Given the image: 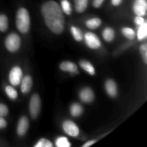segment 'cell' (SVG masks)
Masks as SVG:
<instances>
[{
    "mask_svg": "<svg viewBox=\"0 0 147 147\" xmlns=\"http://www.w3.org/2000/svg\"><path fill=\"white\" fill-rule=\"evenodd\" d=\"M41 12L47 27L55 34H61L65 28V17L60 5L55 1H47L42 5Z\"/></svg>",
    "mask_w": 147,
    "mask_h": 147,
    "instance_id": "6da1fadb",
    "label": "cell"
},
{
    "mask_svg": "<svg viewBox=\"0 0 147 147\" xmlns=\"http://www.w3.org/2000/svg\"><path fill=\"white\" fill-rule=\"evenodd\" d=\"M16 25L19 31L26 33L29 31L30 26V18L28 11L25 8H20L16 15Z\"/></svg>",
    "mask_w": 147,
    "mask_h": 147,
    "instance_id": "7a4b0ae2",
    "label": "cell"
},
{
    "mask_svg": "<svg viewBox=\"0 0 147 147\" xmlns=\"http://www.w3.org/2000/svg\"><path fill=\"white\" fill-rule=\"evenodd\" d=\"M21 40L18 34L15 33H11L7 37L5 40V46L7 50L11 53L17 51L20 47Z\"/></svg>",
    "mask_w": 147,
    "mask_h": 147,
    "instance_id": "3957f363",
    "label": "cell"
},
{
    "mask_svg": "<svg viewBox=\"0 0 147 147\" xmlns=\"http://www.w3.org/2000/svg\"><path fill=\"white\" fill-rule=\"evenodd\" d=\"M40 109H41V99L38 94L34 93L30 98V113L32 119H37L40 114Z\"/></svg>",
    "mask_w": 147,
    "mask_h": 147,
    "instance_id": "277c9868",
    "label": "cell"
},
{
    "mask_svg": "<svg viewBox=\"0 0 147 147\" xmlns=\"http://www.w3.org/2000/svg\"><path fill=\"white\" fill-rule=\"evenodd\" d=\"M22 70L19 66H15L10 71L9 75V80L12 86H18L22 79Z\"/></svg>",
    "mask_w": 147,
    "mask_h": 147,
    "instance_id": "5b68a950",
    "label": "cell"
},
{
    "mask_svg": "<svg viewBox=\"0 0 147 147\" xmlns=\"http://www.w3.org/2000/svg\"><path fill=\"white\" fill-rule=\"evenodd\" d=\"M85 41L88 47L91 49H98L100 47V41L98 36L93 32H86L85 34Z\"/></svg>",
    "mask_w": 147,
    "mask_h": 147,
    "instance_id": "8992f818",
    "label": "cell"
},
{
    "mask_svg": "<svg viewBox=\"0 0 147 147\" xmlns=\"http://www.w3.org/2000/svg\"><path fill=\"white\" fill-rule=\"evenodd\" d=\"M63 130L67 134L70 136H73V137L78 136L79 133H80V131H79L77 125L71 121H65L63 122Z\"/></svg>",
    "mask_w": 147,
    "mask_h": 147,
    "instance_id": "52a82bcc",
    "label": "cell"
},
{
    "mask_svg": "<svg viewBox=\"0 0 147 147\" xmlns=\"http://www.w3.org/2000/svg\"><path fill=\"white\" fill-rule=\"evenodd\" d=\"M147 2L146 0H135L133 4V9L137 16L143 17L146 14Z\"/></svg>",
    "mask_w": 147,
    "mask_h": 147,
    "instance_id": "ba28073f",
    "label": "cell"
},
{
    "mask_svg": "<svg viewBox=\"0 0 147 147\" xmlns=\"http://www.w3.org/2000/svg\"><path fill=\"white\" fill-rule=\"evenodd\" d=\"M79 96H80V100L84 103H91L94 100L95 98L94 93L90 88H85L82 89L80 90Z\"/></svg>",
    "mask_w": 147,
    "mask_h": 147,
    "instance_id": "9c48e42d",
    "label": "cell"
},
{
    "mask_svg": "<svg viewBox=\"0 0 147 147\" xmlns=\"http://www.w3.org/2000/svg\"><path fill=\"white\" fill-rule=\"evenodd\" d=\"M29 128V120L26 116H22L19 120L17 128V134L19 136H24L27 133Z\"/></svg>",
    "mask_w": 147,
    "mask_h": 147,
    "instance_id": "30bf717a",
    "label": "cell"
},
{
    "mask_svg": "<svg viewBox=\"0 0 147 147\" xmlns=\"http://www.w3.org/2000/svg\"><path fill=\"white\" fill-rule=\"evenodd\" d=\"M105 88H106V93L111 97H115L117 95V87H116V84L111 79H109V80H106V83H105Z\"/></svg>",
    "mask_w": 147,
    "mask_h": 147,
    "instance_id": "8fae6325",
    "label": "cell"
},
{
    "mask_svg": "<svg viewBox=\"0 0 147 147\" xmlns=\"http://www.w3.org/2000/svg\"><path fill=\"white\" fill-rule=\"evenodd\" d=\"M60 68L63 71L70 72L72 74L78 73V66L74 63L70 61H64L60 63Z\"/></svg>",
    "mask_w": 147,
    "mask_h": 147,
    "instance_id": "7c38bea8",
    "label": "cell"
},
{
    "mask_svg": "<svg viewBox=\"0 0 147 147\" xmlns=\"http://www.w3.org/2000/svg\"><path fill=\"white\" fill-rule=\"evenodd\" d=\"M32 80L30 76H26L21 80V90L23 93H27L31 90Z\"/></svg>",
    "mask_w": 147,
    "mask_h": 147,
    "instance_id": "4fadbf2b",
    "label": "cell"
},
{
    "mask_svg": "<svg viewBox=\"0 0 147 147\" xmlns=\"http://www.w3.org/2000/svg\"><path fill=\"white\" fill-rule=\"evenodd\" d=\"M70 111L72 116H74V117H78V116H80L83 113V106L80 104L77 103H74L70 106Z\"/></svg>",
    "mask_w": 147,
    "mask_h": 147,
    "instance_id": "5bb4252c",
    "label": "cell"
},
{
    "mask_svg": "<svg viewBox=\"0 0 147 147\" xmlns=\"http://www.w3.org/2000/svg\"><path fill=\"white\" fill-rule=\"evenodd\" d=\"M80 66L82 67V69H83L84 70H86L88 74L93 76L95 75V69L93 67V66L92 65L91 63L90 62H88V60H83L80 62Z\"/></svg>",
    "mask_w": 147,
    "mask_h": 147,
    "instance_id": "9a60e30c",
    "label": "cell"
},
{
    "mask_svg": "<svg viewBox=\"0 0 147 147\" xmlns=\"http://www.w3.org/2000/svg\"><path fill=\"white\" fill-rule=\"evenodd\" d=\"M114 36L115 32L113 29L111 27H106L104 29L103 32V37L106 42H111L114 39Z\"/></svg>",
    "mask_w": 147,
    "mask_h": 147,
    "instance_id": "2e32d148",
    "label": "cell"
},
{
    "mask_svg": "<svg viewBox=\"0 0 147 147\" xmlns=\"http://www.w3.org/2000/svg\"><path fill=\"white\" fill-rule=\"evenodd\" d=\"M87 6L88 0H75V8L78 12H83Z\"/></svg>",
    "mask_w": 147,
    "mask_h": 147,
    "instance_id": "e0dca14e",
    "label": "cell"
},
{
    "mask_svg": "<svg viewBox=\"0 0 147 147\" xmlns=\"http://www.w3.org/2000/svg\"><path fill=\"white\" fill-rule=\"evenodd\" d=\"M147 35V24L146 22H144L142 25H140L139 30H138L137 37L138 40L139 41L143 40L144 39L146 38Z\"/></svg>",
    "mask_w": 147,
    "mask_h": 147,
    "instance_id": "ac0fdd59",
    "label": "cell"
},
{
    "mask_svg": "<svg viewBox=\"0 0 147 147\" xmlns=\"http://www.w3.org/2000/svg\"><path fill=\"white\" fill-rule=\"evenodd\" d=\"M86 26L91 30H95L98 28L101 24V20L99 18H92L88 20L86 23Z\"/></svg>",
    "mask_w": 147,
    "mask_h": 147,
    "instance_id": "d6986e66",
    "label": "cell"
},
{
    "mask_svg": "<svg viewBox=\"0 0 147 147\" xmlns=\"http://www.w3.org/2000/svg\"><path fill=\"white\" fill-rule=\"evenodd\" d=\"M70 30H71L72 35L73 36V37H74V39L76 41H81L83 40V34L80 29L75 27V26H72Z\"/></svg>",
    "mask_w": 147,
    "mask_h": 147,
    "instance_id": "ffe728a7",
    "label": "cell"
},
{
    "mask_svg": "<svg viewBox=\"0 0 147 147\" xmlns=\"http://www.w3.org/2000/svg\"><path fill=\"white\" fill-rule=\"evenodd\" d=\"M8 29V18L5 14H0V31L6 32Z\"/></svg>",
    "mask_w": 147,
    "mask_h": 147,
    "instance_id": "44dd1931",
    "label": "cell"
},
{
    "mask_svg": "<svg viewBox=\"0 0 147 147\" xmlns=\"http://www.w3.org/2000/svg\"><path fill=\"white\" fill-rule=\"evenodd\" d=\"M61 7H62V10L63 11H64L66 14L67 15H70L72 12V7L71 4L67 0H63L61 1Z\"/></svg>",
    "mask_w": 147,
    "mask_h": 147,
    "instance_id": "7402d4cb",
    "label": "cell"
},
{
    "mask_svg": "<svg viewBox=\"0 0 147 147\" xmlns=\"http://www.w3.org/2000/svg\"><path fill=\"white\" fill-rule=\"evenodd\" d=\"M5 91L7 95L8 96V97L9 98L12 99V100H14L17 98V92L14 88H12L11 86H7V87L5 88Z\"/></svg>",
    "mask_w": 147,
    "mask_h": 147,
    "instance_id": "603a6c76",
    "label": "cell"
},
{
    "mask_svg": "<svg viewBox=\"0 0 147 147\" xmlns=\"http://www.w3.org/2000/svg\"><path fill=\"white\" fill-rule=\"evenodd\" d=\"M56 146L58 147H69L71 146L68 139L66 137H59L56 140Z\"/></svg>",
    "mask_w": 147,
    "mask_h": 147,
    "instance_id": "cb8c5ba5",
    "label": "cell"
},
{
    "mask_svg": "<svg viewBox=\"0 0 147 147\" xmlns=\"http://www.w3.org/2000/svg\"><path fill=\"white\" fill-rule=\"evenodd\" d=\"M122 34L126 37L130 39V40H132L135 37L134 31L131 28H129V27H123L122 29Z\"/></svg>",
    "mask_w": 147,
    "mask_h": 147,
    "instance_id": "d4e9b609",
    "label": "cell"
},
{
    "mask_svg": "<svg viewBox=\"0 0 147 147\" xmlns=\"http://www.w3.org/2000/svg\"><path fill=\"white\" fill-rule=\"evenodd\" d=\"M34 147H53V144L46 139H42L37 142Z\"/></svg>",
    "mask_w": 147,
    "mask_h": 147,
    "instance_id": "484cf974",
    "label": "cell"
},
{
    "mask_svg": "<svg viewBox=\"0 0 147 147\" xmlns=\"http://www.w3.org/2000/svg\"><path fill=\"white\" fill-rule=\"evenodd\" d=\"M140 53L142 55V57L143 59L144 62L145 63H147V44L146 43H144L143 45L140 46Z\"/></svg>",
    "mask_w": 147,
    "mask_h": 147,
    "instance_id": "4316f807",
    "label": "cell"
},
{
    "mask_svg": "<svg viewBox=\"0 0 147 147\" xmlns=\"http://www.w3.org/2000/svg\"><path fill=\"white\" fill-rule=\"evenodd\" d=\"M9 113L8 108L6 105L0 103V117H4Z\"/></svg>",
    "mask_w": 147,
    "mask_h": 147,
    "instance_id": "83f0119b",
    "label": "cell"
},
{
    "mask_svg": "<svg viewBox=\"0 0 147 147\" xmlns=\"http://www.w3.org/2000/svg\"><path fill=\"white\" fill-rule=\"evenodd\" d=\"M134 22L137 25L140 26L142 25L144 22H145V20L142 17H141V16H137V17H135Z\"/></svg>",
    "mask_w": 147,
    "mask_h": 147,
    "instance_id": "f1b7e54d",
    "label": "cell"
},
{
    "mask_svg": "<svg viewBox=\"0 0 147 147\" xmlns=\"http://www.w3.org/2000/svg\"><path fill=\"white\" fill-rule=\"evenodd\" d=\"M103 1L104 0H93V6L96 8H98L99 7H100L102 4H103Z\"/></svg>",
    "mask_w": 147,
    "mask_h": 147,
    "instance_id": "f546056e",
    "label": "cell"
},
{
    "mask_svg": "<svg viewBox=\"0 0 147 147\" xmlns=\"http://www.w3.org/2000/svg\"><path fill=\"white\" fill-rule=\"evenodd\" d=\"M7 123L5 119H3L2 117H0V129H4L7 126Z\"/></svg>",
    "mask_w": 147,
    "mask_h": 147,
    "instance_id": "4dcf8cb0",
    "label": "cell"
},
{
    "mask_svg": "<svg viewBox=\"0 0 147 147\" xmlns=\"http://www.w3.org/2000/svg\"><path fill=\"white\" fill-rule=\"evenodd\" d=\"M96 142V140L88 141V142H87L86 144H84L83 145V147H87V146H91V145H93V144H95Z\"/></svg>",
    "mask_w": 147,
    "mask_h": 147,
    "instance_id": "1f68e13d",
    "label": "cell"
},
{
    "mask_svg": "<svg viewBox=\"0 0 147 147\" xmlns=\"http://www.w3.org/2000/svg\"><path fill=\"white\" fill-rule=\"evenodd\" d=\"M123 0H111V3L113 6H119L121 4Z\"/></svg>",
    "mask_w": 147,
    "mask_h": 147,
    "instance_id": "d6a6232c",
    "label": "cell"
}]
</instances>
